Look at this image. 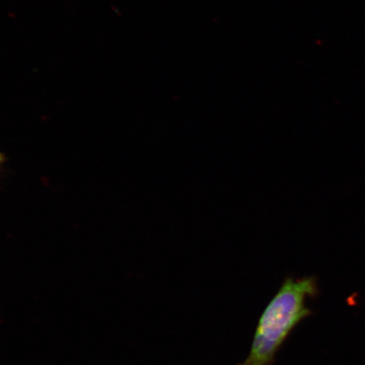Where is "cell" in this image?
<instances>
[{
  "label": "cell",
  "instance_id": "1",
  "mask_svg": "<svg viewBox=\"0 0 365 365\" xmlns=\"http://www.w3.org/2000/svg\"><path fill=\"white\" fill-rule=\"evenodd\" d=\"M314 277H289L273 297L259 319L248 357L239 365H272L276 354L294 328L310 314L305 305L317 294Z\"/></svg>",
  "mask_w": 365,
  "mask_h": 365
},
{
  "label": "cell",
  "instance_id": "2",
  "mask_svg": "<svg viewBox=\"0 0 365 365\" xmlns=\"http://www.w3.org/2000/svg\"><path fill=\"white\" fill-rule=\"evenodd\" d=\"M4 162V156L2 153H0V165Z\"/></svg>",
  "mask_w": 365,
  "mask_h": 365
}]
</instances>
